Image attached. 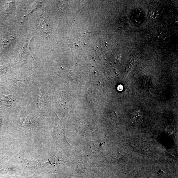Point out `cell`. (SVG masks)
I'll return each mask as SVG.
<instances>
[{"label": "cell", "mask_w": 178, "mask_h": 178, "mask_svg": "<svg viewBox=\"0 0 178 178\" xmlns=\"http://www.w3.org/2000/svg\"><path fill=\"white\" fill-rule=\"evenodd\" d=\"M7 68L4 67H0V73L2 72H5V70H6Z\"/></svg>", "instance_id": "cell-2"}, {"label": "cell", "mask_w": 178, "mask_h": 178, "mask_svg": "<svg viewBox=\"0 0 178 178\" xmlns=\"http://www.w3.org/2000/svg\"><path fill=\"white\" fill-rule=\"evenodd\" d=\"M143 114L139 109L134 111L131 116L132 122L135 124H138L142 121Z\"/></svg>", "instance_id": "cell-1"}]
</instances>
